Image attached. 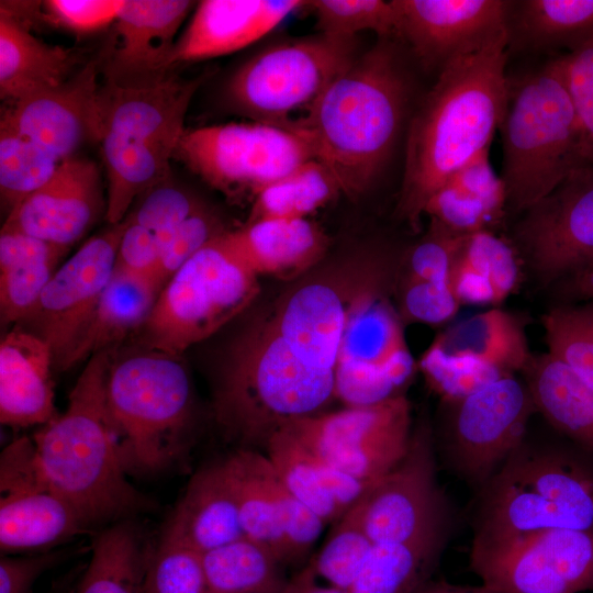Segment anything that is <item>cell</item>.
<instances>
[{"mask_svg":"<svg viewBox=\"0 0 593 593\" xmlns=\"http://www.w3.org/2000/svg\"><path fill=\"white\" fill-rule=\"evenodd\" d=\"M353 287L306 282L282 296L233 342L222 365L214 412L227 438L264 452L291 422L324 412Z\"/></svg>","mask_w":593,"mask_h":593,"instance_id":"1","label":"cell"},{"mask_svg":"<svg viewBox=\"0 0 593 593\" xmlns=\"http://www.w3.org/2000/svg\"><path fill=\"white\" fill-rule=\"evenodd\" d=\"M508 36L446 66L407 130L396 212L417 228L430 197L485 150L508 104Z\"/></svg>","mask_w":593,"mask_h":593,"instance_id":"2","label":"cell"},{"mask_svg":"<svg viewBox=\"0 0 593 593\" xmlns=\"http://www.w3.org/2000/svg\"><path fill=\"white\" fill-rule=\"evenodd\" d=\"M394 38L358 54L311 105L296 127L340 191L368 190L389 161L405 118L410 78Z\"/></svg>","mask_w":593,"mask_h":593,"instance_id":"3","label":"cell"},{"mask_svg":"<svg viewBox=\"0 0 593 593\" xmlns=\"http://www.w3.org/2000/svg\"><path fill=\"white\" fill-rule=\"evenodd\" d=\"M111 365L110 350L90 357L66 411L32 437L49 483L91 528L127 519L148 505L120 461L105 396Z\"/></svg>","mask_w":593,"mask_h":593,"instance_id":"4","label":"cell"},{"mask_svg":"<svg viewBox=\"0 0 593 593\" xmlns=\"http://www.w3.org/2000/svg\"><path fill=\"white\" fill-rule=\"evenodd\" d=\"M473 538L547 528H593V456L526 438L477 491Z\"/></svg>","mask_w":593,"mask_h":593,"instance_id":"5","label":"cell"},{"mask_svg":"<svg viewBox=\"0 0 593 593\" xmlns=\"http://www.w3.org/2000/svg\"><path fill=\"white\" fill-rule=\"evenodd\" d=\"M107 406L128 477H156L181 466L194 443V400L178 357L148 349L112 362Z\"/></svg>","mask_w":593,"mask_h":593,"instance_id":"6","label":"cell"},{"mask_svg":"<svg viewBox=\"0 0 593 593\" xmlns=\"http://www.w3.org/2000/svg\"><path fill=\"white\" fill-rule=\"evenodd\" d=\"M500 130L506 206L514 214L522 215L571 172L588 166L558 57L518 79L508 78Z\"/></svg>","mask_w":593,"mask_h":593,"instance_id":"7","label":"cell"},{"mask_svg":"<svg viewBox=\"0 0 593 593\" xmlns=\"http://www.w3.org/2000/svg\"><path fill=\"white\" fill-rule=\"evenodd\" d=\"M357 51L356 36L321 32L277 42L234 71L225 85V101L255 122L296 128L293 114H306Z\"/></svg>","mask_w":593,"mask_h":593,"instance_id":"8","label":"cell"},{"mask_svg":"<svg viewBox=\"0 0 593 593\" xmlns=\"http://www.w3.org/2000/svg\"><path fill=\"white\" fill-rule=\"evenodd\" d=\"M223 233L161 288L142 327L149 349L178 357L217 332L257 296L258 277L233 254Z\"/></svg>","mask_w":593,"mask_h":593,"instance_id":"9","label":"cell"},{"mask_svg":"<svg viewBox=\"0 0 593 593\" xmlns=\"http://www.w3.org/2000/svg\"><path fill=\"white\" fill-rule=\"evenodd\" d=\"M385 268L362 277L348 299L335 370V399L346 407L401 394L413 372L401 317L388 298Z\"/></svg>","mask_w":593,"mask_h":593,"instance_id":"10","label":"cell"},{"mask_svg":"<svg viewBox=\"0 0 593 593\" xmlns=\"http://www.w3.org/2000/svg\"><path fill=\"white\" fill-rule=\"evenodd\" d=\"M174 157L227 198L253 202L315 153L304 131L251 121L186 128Z\"/></svg>","mask_w":593,"mask_h":593,"instance_id":"11","label":"cell"},{"mask_svg":"<svg viewBox=\"0 0 593 593\" xmlns=\"http://www.w3.org/2000/svg\"><path fill=\"white\" fill-rule=\"evenodd\" d=\"M437 456L459 479L481 489L527 436L537 412L524 379L502 377L463 398L443 400Z\"/></svg>","mask_w":593,"mask_h":593,"instance_id":"12","label":"cell"},{"mask_svg":"<svg viewBox=\"0 0 593 593\" xmlns=\"http://www.w3.org/2000/svg\"><path fill=\"white\" fill-rule=\"evenodd\" d=\"M469 563L495 593L593 591V528H547L472 539Z\"/></svg>","mask_w":593,"mask_h":593,"instance_id":"13","label":"cell"},{"mask_svg":"<svg viewBox=\"0 0 593 593\" xmlns=\"http://www.w3.org/2000/svg\"><path fill=\"white\" fill-rule=\"evenodd\" d=\"M282 428L338 470L374 484L405 455L413 432L403 394L382 402L304 417Z\"/></svg>","mask_w":593,"mask_h":593,"instance_id":"14","label":"cell"},{"mask_svg":"<svg viewBox=\"0 0 593 593\" xmlns=\"http://www.w3.org/2000/svg\"><path fill=\"white\" fill-rule=\"evenodd\" d=\"M514 240L524 268L542 288L593 262V166L574 170L524 212Z\"/></svg>","mask_w":593,"mask_h":593,"instance_id":"15","label":"cell"},{"mask_svg":"<svg viewBox=\"0 0 593 593\" xmlns=\"http://www.w3.org/2000/svg\"><path fill=\"white\" fill-rule=\"evenodd\" d=\"M451 521L437 481L434 433L418 424L403 458L363 496L365 529L373 544L402 542L451 528Z\"/></svg>","mask_w":593,"mask_h":593,"instance_id":"16","label":"cell"},{"mask_svg":"<svg viewBox=\"0 0 593 593\" xmlns=\"http://www.w3.org/2000/svg\"><path fill=\"white\" fill-rule=\"evenodd\" d=\"M126 220L90 237L54 272L24 321L51 347L60 367L86 327L116 262Z\"/></svg>","mask_w":593,"mask_h":593,"instance_id":"17","label":"cell"},{"mask_svg":"<svg viewBox=\"0 0 593 593\" xmlns=\"http://www.w3.org/2000/svg\"><path fill=\"white\" fill-rule=\"evenodd\" d=\"M395 40L418 63L438 74L452 61L478 53L507 36L512 1L392 0Z\"/></svg>","mask_w":593,"mask_h":593,"instance_id":"18","label":"cell"},{"mask_svg":"<svg viewBox=\"0 0 593 593\" xmlns=\"http://www.w3.org/2000/svg\"><path fill=\"white\" fill-rule=\"evenodd\" d=\"M195 5L188 0H125L97 57L104 81L143 89L176 76L171 65L176 37Z\"/></svg>","mask_w":593,"mask_h":593,"instance_id":"19","label":"cell"},{"mask_svg":"<svg viewBox=\"0 0 593 593\" xmlns=\"http://www.w3.org/2000/svg\"><path fill=\"white\" fill-rule=\"evenodd\" d=\"M99 75L96 57L63 85L7 102L0 126L27 137L59 161L74 157L83 144L102 138Z\"/></svg>","mask_w":593,"mask_h":593,"instance_id":"20","label":"cell"},{"mask_svg":"<svg viewBox=\"0 0 593 593\" xmlns=\"http://www.w3.org/2000/svg\"><path fill=\"white\" fill-rule=\"evenodd\" d=\"M102 208L107 206L97 164L74 156L60 161L49 181L9 212L2 228L69 248Z\"/></svg>","mask_w":593,"mask_h":593,"instance_id":"21","label":"cell"},{"mask_svg":"<svg viewBox=\"0 0 593 593\" xmlns=\"http://www.w3.org/2000/svg\"><path fill=\"white\" fill-rule=\"evenodd\" d=\"M208 74L178 75L150 88L125 89L103 81L100 88L102 137L110 135L138 148L174 155L186 131L190 102ZM102 139V138H101Z\"/></svg>","mask_w":593,"mask_h":593,"instance_id":"22","label":"cell"},{"mask_svg":"<svg viewBox=\"0 0 593 593\" xmlns=\"http://www.w3.org/2000/svg\"><path fill=\"white\" fill-rule=\"evenodd\" d=\"M307 1L203 0L172 51L171 65L214 58L245 48L277 27Z\"/></svg>","mask_w":593,"mask_h":593,"instance_id":"23","label":"cell"},{"mask_svg":"<svg viewBox=\"0 0 593 593\" xmlns=\"http://www.w3.org/2000/svg\"><path fill=\"white\" fill-rule=\"evenodd\" d=\"M90 528L45 472L0 489L1 555L46 551Z\"/></svg>","mask_w":593,"mask_h":593,"instance_id":"24","label":"cell"},{"mask_svg":"<svg viewBox=\"0 0 593 593\" xmlns=\"http://www.w3.org/2000/svg\"><path fill=\"white\" fill-rule=\"evenodd\" d=\"M49 345L33 332L15 329L0 344V422L12 427L44 425L55 409Z\"/></svg>","mask_w":593,"mask_h":593,"instance_id":"25","label":"cell"},{"mask_svg":"<svg viewBox=\"0 0 593 593\" xmlns=\"http://www.w3.org/2000/svg\"><path fill=\"white\" fill-rule=\"evenodd\" d=\"M243 537L233 486L220 460L191 477L160 538L204 555Z\"/></svg>","mask_w":593,"mask_h":593,"instance_id":"26","label":"cell"},{"mask_svg":"<svg viewBox=\"0 0 593 593\" xmlns=\"http://www.w3.org/2000/svg\"><path fill=\"white\" fill-rule=\"evenodd\" d=\"M264 452L282 484L325 525L340 519L371 486L322 459L287 428L270 437Z\"/></svg>","mask_w":593,"mask_h":593,"instance_id":"27","label":"cell"},{"mask_svg":"<svg viewBox=\"0 0 593 593\" xmlns=\"http://www.w3.org/2000/svg\"><path fill=\"white\" fill-rule=\"evenodd\" d=\"M233 254L257 277H290L315 265L328 246L309 219H262L223 233Z\"/></svg>","mask_w":593,"mask_h":593,"instance_id":"28","label":"cell"},{"mask_svg":"<svg viewBox=\"0 0 593 593\" xmlns=\"http://www.w3.org/2000/svg\"><path fill=\"white\" fill-rule=\"evenodd\" d=\"M85 64L76 49L40 40L19 16L0 5L2 101L13 102L35 92L58 87Z\"/></svg>","mask_w":593,"mask_h":593,"instance_id":"29","label":"cell"},{"mask_svg":"<svg viewBox=\"0 0 593 593\" xmlns=\"http://www.w3.org/2000/svg\"><path fill=\"white\" fill-rule=\"evenodd\" d=\"M427 349L443 358L484 363L507 374L523 372L533 357L525 318L497 306L450 325Z\"/></svg>","mask_w":593,"mask_h":593,"instance_id":"30","label":"cell"},{"mask_svg":"<svg viewBox=\"0 0 593 593\" xmlns=\"http://www.w3.org/2000/svg\"><path fill=\"white\" fill-rule=\"evenodd\" d=\"M485 150L457 169L430 197L424 214L460 235L492 231L507 212L506 189Z\"/></svg>","mask_w":593,"mask_h":593,"instance_id":"31","label":"cell"},{"mask_svg":"<svg viewBox=\"0 0 593 593\" xmlns=\"http://www.w3.org/2000/svg\"><path fill=\"white\" fill-rule=\"evenodd\" d=\"M235 494L244 536L287 564L282 526V484L267 455L237 448L223 459Z\"/></svg>","mask_w":593,"mask_h":593,"instance_id":"32","label":"cell"},{"mask_svg":"<svg viewBox=\"0 0 593 593\" xmlns=\"http://www.w3.org/2000/svg\"><path fill=\"white\" fill-rule=\"evenodd\" d=\"M161 288L150 276L115 268L86 327L59 369H69L88 357L110 350L132 331L143 327Z\"/></svg>","mask_w":593,"mask_h":593,"instance_id":"33","label":"cell"},{"mask_svg":"<svg viewBox=\"0 0 593 593\" xmlns=\"http://www.w3.org/2000/svg\"><path fill=\"white\" fill-rule=\"evenodd\" d=\"M522 373L536 411L593 456V388L548 351L533 355Z\"/></svg>","mask_w":593,"mask_h":593,"instance_id":"34","label":"cell"},{"mask_svg":"<svg viewBox=\"0 0 593 593\" xmlns=\"http://www.w3.org/2000/svg\"><path fill=\"white\" fill-rule=\"evenodd\" d=\"M523 272L514 244L483 231L466 237L448 281L461 304L496 305L516 292Z\"/></svg>","mask_w":593,"mask_h":593,"instance_id":"35","label":"cell"},{"mask_svg":"<svg viewBox=\"0 0 593 593\" xmlns=\"http://www.w3.org/2000/svg\"><path fill=\"white\" fill-rule=\"evenodd\" d=\"M69 248L16 231L0 234V315L4 324L24 321Z\"/></svg>","mask_w":593,"mask_h":593,"instance_id":"36","label":"cell"},{"mask_svg":"<svg viewBox=\"0 0 593 593\" xmlns=\"http://www.w3.org/2000/svg\"><path fill=\"white\" fill-rule=\"evenodd\" d=\"M508 47L516 51H570L593 38V0L512 1Z\"/></svg>","mask_w":593,"mask_h":593,"instance_id":"37","label":"cell"},{"mask_svg":"<svg viewBox=\"0 0 593 593\" xmlns=\"http://www.w3.org/2000/svg\"><path fill=\"white\" fill-rule=\"evenodd\" d=\"M451 528L402 542L374 544L348 593H413L430 579Z\"/></svg>","mask_w":593,"mask_h":593,"instance_id":"38","label":"cell"},{"mask_svg":"<svg viewBox=\"0 0 593 593\" xmlns=\"http://www.w3.org/2000/svg\"><path fill=\"white\" fill-rule=\"evenodd\" d=\"M152 550L128 518L103 527L75 593H138Z\"/></svg>","mask_w":593,"mask_h":593,"instance_id":"39","label":"cell"},{"mask_svg":"<svg viewBox=\"0 0 593 593\" xmlns=\"http://www.w3.org/2000/svg\"><path fill=\"white\" fill-rule=\"evenodd\" d=\"M206 593H282L288 579L267 548L243 537L202 555Z\"/></svg>","mask_w":593,"mask_h":593,"instance_id":"40","label":"cell"},{"mask_svg":"<svg viewBox=\"0 0 593 593\" xmlns=\"http://www.w3.org/2000/svg\"><path fill=\"white\" fill-rule=\"evenodd\" d=\"M342 193L331 171L311 159L262 189L251 202L248 221L307 219Z\"/></svg>","mask_w":593,"mask_h":593,"instance_id":"41","label":"cell"},{"mask_svg":"<svg viewBox=\"0 0 593 593\" xmlns=\"http://www.w3.org/2000/svg\"><path fill=\"white\" fill-rule=\"evenodd\" d=\"M362 499L333 524L324 546L309 562L317 578L345 592L357 580L374 545L363 526Z\"/></svg>","mask_w":593,"mask_h":593,"instance_id":"42","label":"cell"},{"mask_svg":"<svg viewBox=\"0 0 593 593\" xmlns=\"http://www.w3.org/2000/svg\"><path fill=\"white\" fill-rule=\"evenodd\" d=\"M547 351L593 388V300L558 303L541 316Z\"/></svg>","mask_w":593,"mask_h":593,"instance_id":"43","label":"cell"},{"mask_svg":"<svg viewBox=\"0 0 593 593\" xmlns=\"http://www.w3.org/2000/svg\"><path fill=\"white\" fill-rule=\"evenodd\" d=\"M59 164L27 137L0 126V193L9 212L49 181Z\"/></svg>","mask_w":593,"mask_h":593,"instance_id":"44","label":"cell"},{"mask_svg":"<svg viewBox=\"0 0 593 593\" xmlns=\"http://www.w3.org/2000/svg\"><path fill=\"white\" fill-rule=\"evenodd\" d=\"M309 5L321 33L356 36L371 31L379 38L395 40L396 12L392 0H314Z\"/></svg>","mask_w":593,"mask_h":593,"instance_id":"45","label":"cell"},{"mask_svg":"<svg viewBox=\"0 0 593 593\" xmlns=\"http://www.w3.org/2000/svg\"><path fill=\"white\" fill-rule=\"evenodd\" d=\"M138 593H206L202 555L160 538L150 552Z\"/></svg>","mask_w":593,"mask_h":593,"instance_id":"46","label":"cell"},{"mask_svg":"<svg viewBox=\"0 0 593 593\" xmlns=\"http://www.w3.org/2000/svg\"><path fill=\"white\" fill-rule=\"evenodd\" d=\"M419 368L443 400L463 398L502 377L511 376L484 363L443 358L428 349L421 357Z\"/></svg>","mask_w":593,"mask_h":593,"instance_id":"47","label":"cell"},{"mask_svg":"<svg viewBox=\"0 0 593 593\" xmlns=\"http://www.w3.org/2000/svg\"><path fill=\"white\" fill-rule=\"evenodd\" d=\"M467 236L430 220L426 234L407 253L404 281L448 280Z\"/></svg>","mask_w":593,"mask_h":593,"instance_id":"48","label":"cell"},{"mask_svg":"<svg viewBox=\"0 0 593 593\" xmlns=\"http://www.w3.org/2000/svg\"><path fill=\"white\" fill-rule=\"evenodd\" d=\"M583 139L588 166H593V38L558 57Z\"/></svg>","mask_w":593,"mask_h":593,"instance_id":"49","label":"cell"},{"mask_svg":"<svg viewBox=\"0 0 593 593\" xmlns=\"http://www.w3.org/2000/svg\"><path fill=\"white\" fill-rule=\"evenodd\" d=\"M223 232L219 220L202 206L170 233L154 270V279L164 287L194 254Z\"/></svg>","mask_w":593,"mask_h":593,"instance_id":"50","label":"cell"},{"mask_svg":"<svg viewBox=\"0 0 593 593\" xmlns=\"http://www.w3.org/2000/svg\"><path fill=\"white\" fill-rule=\"evenodd\" d=\"M202 206L187 190L169 180L143 195L125 219L156 234L169 233Z\"/></svg>","mask_w":593,"mask_h":593,"instance_id":"51","label":"cell"},{"mask_svg":"<svg viewBox=\"0 0 593 593\" xmlns=\"http://www.w3.org/2000/svg\"><path fill=\"white\" fill-rule=\"evenodd\" d=\"M125 0H48L42 2L43 19L75 34H92L110 27Z\"/></svg>","mask_w":593,"mask_h":593,"instance_id":"52","label":"cell"},{"mask_svg":"<svg viewBox=\"0 0 593 593\" xmlns=\"http://www.w3.org/2000/svg\"><path fill=\"white\" fill-rule=\"evenodd\" d=\"M461 305L448 280L403 283L401 313L409 321L439 325L452 320Z\"/></svg>","mask_w":593,"mask_h":593,"instance_id":"53","label":"cell"},{"mask_svg":"<svg viewBox=\"0 0 593 593\" xmlns=\"http://www.w3.org/2000/svg\"><path fill=\"white\" fill-rule=\"evenodd\" d=\"M125 220L127 224L119 245L115 268L154 278L163 240L158 234Z\"/></svg>","mask_w":593,"mask_h":593,"instance_id":"54","label":"cell"},{"mask_svg":"<svg viewBox=\"0 0 593 593\" xmlns=\"http://www.w3.org/2000/svg\"><path fill=\"white\" fill-rule=\"evenodd\" d=\"M61 552L1 555L0 593H31L37 578L60 560Z\"/></svg>","mask_w":593,"mask_h":593,"instance_id":"55","label":"cell"},{"mask_svg":"<svg viewBox=\"0 0 593 593\" xmlns=\"http://www.w3.org/2000/svg\"><path fill=\"white\" fill-rule=\"evenodd\" d=\"M559 303L593 300V262L551 287Z\"/></svg>","mask_w":593,"mask_h":593,"instance_id":"56","label":"cell"},{"mask_svg":"<svg viewBox=\"0 0 593 593\" xmlns=\"http://www.w3.org/2000/svg\"><path fill=\"white\" fill-rule=\"evenodd\" d=\"M282 593H348L331 585H321L313 568L307 563L288 582Z\"/></svg>","mask_w":593,"mask_h":593,"instance_id":"57","label":"cell"},{"mask_svg":"<svg viewBox=\"0 0 593 593\" xmlns=\"http://www.w3.org/2000/svg\"><path fill=\"white\" fill-rule=\"evenodd\" d=\"M413 593H495L484 585L471 586V585H458L451 584L444 580L433 581L432 579L423 583Z\"/></svg>","mask_w":593,"mask_h":593,"instance_id":"58","label":"cell"}]
</instances>
